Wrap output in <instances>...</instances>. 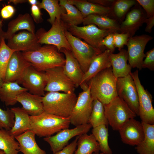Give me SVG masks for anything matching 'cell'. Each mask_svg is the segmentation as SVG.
<instances>
[{
  "label": "cell",
  "mask_w": 154,
  "mask_h": 154,
  "mask_svg": "<svg viewBox=\"0 0 154 154\" xmlns=\"http://www.w3.org/2000/svg\"><path fill=\"white\" fill-rule=\"evenodd\" d=\"M117 80L111 67L102 70L92 78L87 84L90 87L93 100L97 99L104 105L117 96Z\"/></svg>",
  "instance_id": "cell-1"
},
{
  "label": "cell",
  "mask_w": 154,
  "mask_h": 154,
  "mask_svg": "<svg viewBox=\"0 0 154 154\" xmlns=\"http://www.w3.org/2000/svg\"><path fill=\"white\" fill-rule=\"evenodd\" d=\"M22 53L31 65L40 72L55 67H63L65 63L64 54L53 45L45 44L35 50Z\"/></svg>",
  "instance_id": "cell-2"
},
{
  "label": "cell",
  "mask_w": 154,
  "mask_h": 154,
  "mask_svg": "<svg viewBox=\"0 0 154 154\" xmlns=\"http://www.w3.org/2000/svg\"><path fill=\"white\" fill-rule=\"evenodd\" d=\"M69 118L44 112L36 116H30L31 130L39 137L52 136L62 129L68 128Z\"/></svg>",
  "instance_id": "cell-3"
},
{
  "label": "cell",
  "mask_w": 154,
  "mask_h": 154,
  "mask_svg": "<svg viewBox=\"0 0 154 154\" xmlns=\"http://www.w3.org/2000/svg\"><path fill=\"white\" fill-rule=\"evenodd\" d=\"M77 98L74 92H48L42 98L44 112L57 116L69 118Z\"/></svg>",
  "instance_id": "cell-4"
},
{
  "label": "cell",
  "mask_w": 154,
  "mask_h": 154,
  "mask_svg": "<svg viewBox=\"0 0 154 154\" xmlns=\"http://www.w3.org/2000/svg\"><path fill=\"white\" fill-rule=\"evenodd\" d=\"M103 105L108 124L114 130L119 131L128 120L137 116L118 96L108 104Z\"/></svg>",
  "instance_id": "cell-5"
},
{
  "label": "cell",
  "mask_w": 154,
  "mask_h": 154,
  "mask_svg": "<svg viewBox=\"0 0 154 154\" xmlns=\"http://www.w3.org/2000/svg\"><path fill=\"white\" fill-rule=\"evenodd\" d=\"M65 33L71 52L85 73L94 58L103 52L72 35L66 29Z\"/></svg>",
  "instance_id": "cell-6"
},
{
  "label": "cell",
  "mask_w": 154,
  "mask_h": 154,
  "mask_svg": "<svg viewBox=\"0 0 154 154\" xmlns=\"http://www.w3.org/2000/svg\"><path fill=\"white\" fill-rule=\"evenodd\" d=\"M65 24L66 29L72 35L84 40V41L102 52L106 49L101 45L103 39L110 33H114L108 29H100L94 24L80 27Z\"/></svg>",
  "instance_id": "cell-7"
},
{
  "label": "cell",
  "mask_w": 154,
  "mask_h": 154,
  "mask_svg": "<svg viewBox=\"0 0 154 154\" xmlns=\"http://www.w3.org/2000/svg\"><path fill=\"white\" fill-rule=\"evenodd\" d=\"M50 29L46 31L40 29L36 33L38 43L54 46L58 51L64 48L71 51V48L65 33L66 25L61 20L56 19Z\"/></svg>",
  "instance_id": "cell-8"
},
{
  "label": "cell",
  "mask_w": 154,
  "mask_h": 154,
  "mask_svg": "<svg viewBox=\"0 0 154 154\" xmlns=\"http://www.w3.org/2000/svg\"><path fill=\"white\" fill-rule=\"evenodd\" d=\"M135 84L137 90L139 100V116L141 122L154 124V109L152 104V96L141 85L137 70L130 73Z\"/></svg>",
  "instance_id": "cell-9"
},
{
  "label": "cell",
  "mask_w": 154,
  "mask_h": 154,
  "mask_svg": "<svg viewBox=\"0 0 154 154\" xmlns=\"http://www.w3.org/2000/svg\"><path fill=\"white\" fill-rule=\"evenodd\" d=\"M93 101L90 94V87L88 86L87 90L79 94L69 117L70 123L76 127L89 123L92 109Z\"/></svg>",
  "instance_id": "cell-10"
},
{
  "label": "cell",
  "mask_w": 154,
  "mask_h": 154,
  "mask_svg": "<svg viewBox=\"0 0 154 154\" xmlns=\"http://www.w3.org/2000/svg\"><path fill=\"white\" fill-rule=\"evenodd\" d=\"M44 72L47 79L45 91H62L65 93L74 92L75 86L64 72L63 67H54Z\"/></svg>",
  "instance_id": "cell-11"
},
{
  "label": "cell",
  "mask_w": 154,
  "mask_h": 154,
  "mask_svg": "<svg viewBox=\"0 0 154 154\" xmlns=\"http://www.w3.org/2000/svg\"><path fill=\"white\" fill-rule=\"evenodd\" d=\"M116 90L117 96L122 99L136 116H139L138 95L134 81L129 74L117 78Z\"/></svg>",
  "instance_id": "cell-12"
},
{
  "label": "cell",
  "mask_w": 154,
  "mask_h": 154,
  "mask_svg": "<svg viewBox=\"0 0 154 154\" xmlns=\"http://www.w3.org/2000/svg\"><path fill=\"white\" fill-rule=\"evenodd\" d=\"M92 127L89 123L76 126L72 129H63L53 136L43 138L50 145L53 153L62 150L68 144L69 140L73 137L87 133Z\"/></svg>",
  "instance_id": "cell-13"
},
{
  "label": "cell",
  "mask_w": 154,
  "mask_h": 154,
  "mask_svg": "<svg viewBox=\"0 0 154 154\" xmlns=\"http://www.w3.org/2000/svg\"><path fill=\"white\" fill-rule=\"evenodd\" d=\"M151 36L146 34L133 36L129 38L127 45L129 64L132 68L142 69L143 58L146 55L144 53L147 43L153 39Z\"/></svg>",
  "instance_id": "cell-14"
},
{
  "label": "cell",
  "mask_w": 154,
  "mask_h": 154,
  "mask_svg": "<svg viewBox=\"0 0 154 154\" xmlns=\"http://www.w3.org/2000/svg\"><path fill=\"white\" fill-rule=\"evenodd\" d=\"M46 82L45 72L38 71L31 65L25 70L18 83L21 84L30 93L43 96Z\"/></svg>",
  "instance_id": "cell-15"
},
{
  "label": "cell",
  "mask_w": 154,
  "mask_h": 154,
  "mask_svg": "<svg viewBox=\"0 0 154 154\" xmlns=\"http://www.w3.org/2000/svg\"><path fill=\"white\" fill-rule=\"evenodd\" d=\"M7 40V45L15 51L22 52L32 51L41 46L38 42L36 33H33L27 31L15 34Z\"/></svg>",
  "instance_id": "cell-16"
},
{
  "label": "cell",
  "mask_w": 154,
  "mask_h": 154,
  "mask_svg": "<svg viewBox=\"0 0 154 154\" xmlns=\"http://www.w3.org/2000/svg\"><path fill=\"white\" fill-rule=\"evenodd\" d=\"M122 142L131 146H136L143 139L144 132L142 122L134 118L125 122L118 131Z\"/></svg>",
  "instance_id": "cell-17"
},
{
  "label": "cell",
  "mask_w": 154,
  "mask_h": 154,
  "mask_svg": "<svg viewBox=\"0 0 154 154\" xmlns=\"http://www.w3.org/2000/svg\"><path fill=\"white\" fill-rule=\"evenodd\" d=\"M138 4L127 13L125 20L120 24L119 31L128 34L130 38L134 36L147 18L146 12Z\"/></svg>",
  "instance_id": "cell-18"
},
{
  "label": "cell",
  "mask_w": 154,
  "mask_h": 154,
  "mask_svg": "<svg viewBox=\"0 0 154 154\" xmlns=\"http://www.w3.org/2000/svg\"><path fill=\"white\" fill-rule=\"evenodd\" d=\"M31 65L24 57L22 52L15 51L7 64L4 82H18L25 70Z\"/></svg>",
  "instance_id": "cell-19"
},
{
  "label": "cell",
  "mask_w": 154,
  "mask_h": 154,
  "mask_svg": "<svg viewBox=\"0 0 154 154\" xmlns=\"http://www.w3.org/2000/svg\"><path fill=\"white\" fill-rule=\"evenodd\" d=\"M60 52L65 56V63L63 67L64 72L72 82L75 87H78L84 74L80 65L71 51L62 48Z\"/></svg>",
  "instance_id": "cell-20"
},
{
  "label": "cell",
  "mask_w": 154,
  "mask_h": 154,
  "mask_svg": "<svg viewBox=\"0 0 154 154\" xmlns=\"http://www.w3.org/2000/svg\"><path fill=\"white\" fill-rule=\"evenodd\" d=\"M42 96L23 92L16 98L17 102L22 105V108L30 116L39 115L44 112Z\"/></svg>",
  "instance_id": "cell-21"
},
{
  "label": "cell",
  "mask_w": 154,
  "mask_h": 154,
  "mask_svg": "<svg viewBox=\"0 0 154 154\" xmlns=\"http://www.w3.org/2000/svg\"><path fill=\"white\" fill-rule=\"evenodd\" d=\"M22 30H26L33 33H35L34 21L28 13L20 14L9 22L7 31L5 32L4 38L8 40L17 31Z\"/></svg>",
  "instance_id": "cell-22"
},
{
  "label": "cell",
  "mask_w": 154,
  "mask_h": 154,
  "mask_svg": "<svg viewBox=\"0 0 154 154\" xmlns=\"http://www.w3.org/2000/svg\"><path fill=\"white\" fill-rule=\"evenodd\" d=\"M109 57L112 71L116 78L124 77L129 74L132 68L127 63L128 56L126 50L122 49L116 54L110 52Z\"/></svg>",
  "instance_id": "cell-23"
},
{
  "label": "cell",
  "mask_w": 154,
  "mask_h": 154,
  "mask_svg": "<svg viewBox=\"0 0 154 154\" xmlns=\"http://www.w3.org/2000/svg\"><path fill=\"white\" fill-rule=\"evenodd\" d=\"M110 52L107 49L94 58L88 70L84 73L80 86L87 83L92 78L102 70L111 67L109 57Z\"/></svg>",
  "instance_id": "cell-24"
},
{
  "label": "cell",
  "mask_w": 154,
  "mask_h": 154,
  "mask_svg": "<svg viewBox=\"0 0 154 154\" xmlns=\"http://www.w3.org/2000/svg\"><path fill=\"white\" fill-rule=\"evenodd\" d=\"M35 135L33 131L29 130L15 137L19 144L20 152L23 154H46L38 145Z\"/></svg>",
  "instance_id": "cell-25"
},
{
  "label": "cell",
  "mask_w": 154,
  "mask_h": 154,
  "mask_svg": "<svg viewBox=\"0 0 154 154\" xmlns=\"http://www.w3.org/2000/svg\"><path fill=\"white\" fill-rule=\"evenodd\" d=\"M75 6L84 18L91 14H98L109 16L111 15V7H106L85 0H67Z\"/></svg>",
  "instance_id": "cell-26"
},
{
  "label": "cell",
  "mask_w": 154,
  "mask_h": 154,
  "mask_svg": "<svg viewBox=\"0 0 154 154\" xmlns=\"http://www.w3.org/2000/svg\"><path fill=\"white\" fill-rule=\"evenodd\" d=\"M27 90L20 86L17 82H4L0 87V100L8 106L15 105L18 95Z\"/></svg>",
  "instance_id": "cell-27"
},
{
  "label": "cell",
  "mask_w": 154,
  "mask_h": 154,
  "mask_svg": "<svg viewBox=\"0 0 154 154\" xmlns=\"http://www.w3.org/2000/svg\"><path fill=\"white\" fill-rule=\"evenodd\" d=\"M11 109L14 115L15 122L9 130L10 133L15 137L31 130L30 116L22 108L13 107Z\"/></svg>",
  "instance_id": "cell-28"
},
{
  "label": "cell",
  "mask_w": 154,
  "mask_h": 154,
  "mask_svg": "<svg viewBox=\"0 0 154 154\" xmlns=\"http://www.w3.org/2000/svg\"><path fill=\"white\" fill-rule=\"evenodd\" d=\"M82 24L84 25L94 24L100 29L109 30L114 32H117L120 30V24L117 21L102 15H89L84 18Z\"/></svg>",
  "instance_id": "cell-29"
},
{
  "label": "cell",
  "mask_w": 154,
  "mask_h": 154,
  "mask_svg": "<svg viewBox=\"0 0 154 154\" xmlns=\"http://www.w3.org/2000/svg\"><path fill=\"white\" fill-rule=\"evenodd\" d=\"M59 4L65 10L61 16V20L64 24L78 26L82 23L84 17L75 6L68 3L67 0H59Z\"/></svg>",
  "instance_id": "cell-30"
},
{
  "label": "cell",
  "mask_w": 154,
  "mask_h": 154,
  "mask_svg": "<svg viewBox=\"0 0 154 154\" xmlns=\"http://www.w3.org/2000/svg\"><path fill=\"white\" fill-rule=\"evenodd\" d=\"M77 146L74 154H93L100 151L98 143L92 134L78 136Z\"/></svg>",
  "instance_id": "cell-31"
},
{
  "label": "cell",
  "mask_w": 154,
  "mask_h": 154,
  "mask_svg": "<svg viewBox=\"0 0 154 154\" xmlns=\"http://www.w3.org/2000/svg\"><path fill=\"white\" fill-rule=\"evenodd\" d=\"M142 123L144 132V138L136 146L135 149L139 154H154V124Z\"/></svg>",
  "instance_id": "cell-32"
},
{
  "label": "cell",
  "mask_w": 154,
  "mask_h": 154,
  "mask_svg": "<svg viewBox=\"0 0 154 154\" xmlns=\"http://www.w3.org/2000/svg\"><path fill=\"white\" fill-rule=\"evenodd\" d=\"M9 130L0 129V150L5 154H18L19 151L18 142Z\"/></svg>",
  "instance_id": "cell-33"
},
{
  "label": "cell",
  "mask_w": 154,
  "mask_h": 154,
  "mask_svg": "<svg viewBox=\"0 0 154 154\" xmlns=\"http://www.w3.org/2000/svg\"><path fill=\"white\" fill-rule=\"evenodd\" d=\"M37 5L40 9H44L48 13L50 17L47 21L51 25L56 19L61 20L62 13L65 12L64 9L60 5L58 0H42Z\"/></svg>",
  "instance_id": "cell-34"
},
{
  "label": "cell",
  "mask_w": 154,
  "mask_h": 154,
  "mask_svg": "<svg viewBox=\"0 0 154 154\" xmlns=\"http://www.w3.org/2000/svg\"><path fill=\"white\" fill-rule=\"evenodd\" d=\"M89 123L93 128L104 125L107 127L109 124L106 117L103 104L97 99L93 102V108L90 115Z\"/></svg>",
  "instance_id": "cell-35"
},
{
  "label": "cell",
  "mask_w": 154,
  "mask_h": 154,
  "mask_svg": "<svg viewBox=\"0 0 154 154\" xmlns=\"http://www.w3.org/2000/svg\"><path fill=\"white\" fill-rule=\"evenodd\" d=\"M107 127L104 125L93 128L92 130L99 145L100 151L104 154H113L108 143V132Z\"/></svg>",
  "instance_id": "cell-36"
},
{
  "label": "cell",
  "mask_w": 154,
  "mask_h": 154,
  "mask_svg": "<svg viewBox=\"0 0 154 154\" xmlns=\"http://www.w3.org/2000/svg\"><path fill=\"white\" fill-rule=\"evenodd\" d=\"M138 3L135 0H115L111 7V15L117 21L122 20L130 8Z\"/></svg>",
  "instance_id": "cell-37"
},
{
  "label": "cell",
  "mask_w": 154,
  "mask_h": 154,
  "mask_svg": "<svg viewBox=\"0 0 154 154\" xmlns=\"http://www.w3.org/2000/svg\"><path fill=\"white\" fill-rule=\"evenodd\" d=\"M5 38H2L0 46V78L4 82L7 67L10 59L15 50L6 44Z\"/></svg>",
  "instance_id": "cell-38"
},
{
  "label": "cell",
  "mask_w": 154,
  "mask_h": 154,
  "mask_svg": "<svg viewBox=\"0 0 154 154\" xmlns=\"http://www.w3.org/2000/svg\"><path fill=\"white\" fill-rule=\"evenodd\" d=\"M14 122V115L11 109L4 110L0 108V129L10 130Z\"/></svg>",
  "instance_id": "cell-39"
},
{
  "label": "cell",
  "mask_w": 154,
  "mask_h": 154,
  "mask_svg": "<svg viewBox=\"0 0 154 154\" xmlns=\"http://www.w3.org/2000/svg\"><path fill=\"white\" fill-rule=\"evenodd\" d=\"M129 38V35L127 33H114L113 38L115 48H117L119 50H120L124 45H127Z\"/></svg>",
  "instance_id": "cell-40"
},
{
  "label": "cell",
  "mask_w": 154,
  "mask_h": 154,
  "mask_svg": "<svg viewBox=\"0 0 154 154\" xmlns=\"http://www.w3.org/2000/svg\"><path fill=\"white\" fill-rule=\"evenodd\" d=\"M146 13L147 18L154 16V0H137Z\"/></svg>",
  "instance_id": "cell-41"
},
{
  "label": "cell",
  "mask_w": 154,
  "mask_h": 154,
  "mask_svg": "<svg viewBox=\"0 0 154 154\" xmlns=\"http://www.w3.org/2000/svg\"><path fill=\"white\" fill-rule=\"evenodd\" d=\"M145 55V58L143 62L142 68H147L151 70H154V48L148 51Z\"/></svg>",
  "instance_id": "cell-42"
},
{
  "label": "cell",
  "mask_w": 154,
  "mask_h": 154,
  "mask_svg": "<svg viewBox=\"0 0 154 154\" xmlns=\"http://www.w3.org/2000/svg\"><path fill=\"white\" fill-rule=\"evenodd\" d=\"M78 136H76L75 139L62 150L53 154H74L77 145Z\"/></svg>",
  "instance_id": "cell-43"
},
{
  "label": "cell",
  "mask_w": 154,
  "mask_h": 154,
  "mask_svg": "<svg viewBox=\"0 0 154 154\" xmlns=\"http://www.w3.org/2000/svg\"><path fill=\"white\" fill-rule=\"evenodd\" d=\"M113 33H110L108 35L103 39L101 43L102 46L106 47L107 49L113 53L114 51L115 48L113 38Z\"/></svg>",
  "instance_id": "cell-44"
},
{
  "label": "cell",
  "mask_w": 154,
  "mask_h": 154,
  "mask_svg": "<svg viewBox=\"0 0 154 154\" xmlns=\"http://www.w3.org/2000/svg\"><path fill=\"white\" fill-rule=\"evenodd\" d=\"M31 15L34 21L37 23L42 21V13L40 9L37 5H31Z\"/></svg>",
  "instance_id": "cell-45"
},
{
  "label": "cell",
  "mask_w": 154,
  "mask_h": 154,
  "mask_svg": "<svg viewBox=\"0 0 154 154\" xmlns=\"http://www.w3.org/2000/svg\"><path fill=\"white\" fill-rule=\"evenodd\" d=\"M15 11L14 7L11 5L5 6L1 9V17L4 19H7L11 17Z\"/></svg>",
  "instance_id": "cell-46"
},
{
  "label": "cell",
  "mask_w": 154,
  "mask_h": 154,
  "mask_svg": "<svg viewBox=\"0 0 154 154\" xmlns=\"http://www.w3.org/2000/svg\"><path fill=\"white\" fill-rule=\"evenodd\" d=\"M88 1L103 7H111L115 0H89Z\"/></svg>",
  "instance_id": "cell-47"
},
{
  "label": "cell",
  "mask_w": 154,
  "mask_h": 154,
  "mask_svg": "<svg viewBox=\"0 0 154 154\" xmlns=\"http://www.w3.org/2000/svg\"><path fill=\"white\" fill-rule=\"evenodd\" d=\"M144 23L146 24L145 31L149 33H151L154 25V16L147 18L145 20Z\"/></svg>",
  "instance_id": "cell-48"
},
{
  "label": "cell",
  "mask_w": 154,
  "mask_h": 154,
  "mask_svg": "<svg viewBox=\"0 0 154 154\" xmlns=\"http://www.w3.org/2000/svg\"><path fill=\"white\" fill-rule=\"evenodd\" d=\"M28 1L27 0H9L8 1L9 3H12L14 5H16L18 4L23 3Z\"/></svg>",
  "instance_id": "cell-49"
},
{
  "label": "cell",
  "mask_w": 154,
  "mask_h": 154,
  "mask_svg": "<svg viewBox=\"0 0 154 154\" xmlns=\"http://www.w3.org/2000/svg\"><path fill=\"white\" fill-rule=\"evenodd\" d=\"M5 33V32L2 30V21L0 18V37L4 38Z\"/></svg>",
  "instance_id": "cell-50"
},
{
  "label": "cell",
  "mask_w": 154,
  "mask_h": 154,
  "mask_svg": "<svg viewBox=\"0 0 154 154\" xmlns=\"http://www.w3.org/2000/svg\"><path fill=\"white\" fill-rule=\"evenodd\" d=\"M28 1L31 5H37L39 2V1L37 0H28Z\"/></svg>",
  "instance_id": "cell-51"
},
{
  "label": "cell",
  "mask_w": 154,
  "mask_h": 154,
  "mask_svg": "<svg viewBox=\"0 0 154 154\" xmlns=\"http://www.w3.org/2000/svg\"><path fill=\"white\" fill-rule=\"evenodd\" d=\"M3 82V81L0 78V87L2 86Z\"/></svg>",
  "instance_id": "cell-52"
},
{
  "label": "cell",
  "mask_w": 154,
  "mask_h": 154,
  "mask_svg": "<svg viewBox=\"0 0 154 154\" xmlns=\"http://www.w3.org/2000/svg\"><path fill=\"white\" fill-rule=\"evenodd\" d=\"M0 154H5L4 152L1 150H0Z\"/></svg>",
  "instance_id": "cell-53"
},
{
  "label": "cell",
  "mask_w": 154,
  "mask_h": 154,
  "mask_svg": "<svg viewBox=\"0 0 154 154\" xmlns=\"http://www.w3.org/2000/svg\"><path fill=\"white\" fill-rule=\"evenodd\" d=\"M3 38V37H0V46H1V44L2 38Z\"/></svg>",
  "instance_id": "cell-54"
},
{
  "label": "cell",
  "mask_w": 154,
  "mask_h": 154,
  "mask_svg": "<svg viewBox=\"0 0 154 154\" xmlns=\"http://www.w3.org/2000/svg\"><path fill=\"white\" fill-rule=\"evenodd\" d=\"M93 154H104L102 153L101 152V153H94Z\"/></svg>",
  "instance_id": "cell-55"
},
{
  "label": "cell",
  "mask_w": 154,
  "mask_h": 154,
  "mask_svg": "<svg viewBox=\"0 0 154 154\" xmlns=\"http://www.w3.org/2000/svg\"><path fill=\"white\" fill-rule=\"evenodd\" d=\"M2 1V0H0V2H1V1Z\"/></svg>",
  "instance_id": "cell-56"
}]
</instances>
